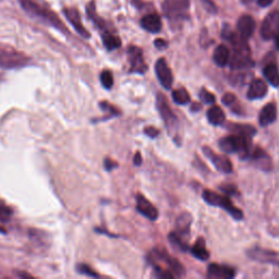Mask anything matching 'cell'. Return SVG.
Returning <instances> with one entry per match:
<instances>
[{
    "mask_svg": "<svg viewBox=\"0 0 279 279\" xmlns=\"http://www.w3.org/2000/svg\"><path fill=\"white\" fill-rule=\"evenodd\" d=\"M251 139L239 134L225 136L218 142L220 149L228 154H238L241 160L249 158L251 155Z\"/></svg>",
    "mask_w": 279,
    "mask_h": 279,
    "instance_id": "6da1fadb",
    "label": "cell"
},
{
    "mask_svg": "<svg viewBox=\"0 0 279 279\" xmlns=\"http://www.w3.org/2000/svg\"><path fill=\"white\" fill-rule=\"evenodd\" d=\"M22 8H23L27 12L37 16L42 20H44L47 23L53 25L56 29L60 30L63 33H68L67 27L64 26L62 23V21L58 18V15L55 14L52 10H49L46 7H43V5L38 4L35 2L34 0H20Z\"/></svg>",
    "mask_w": 279,
    "mask_h": 279,
    "instance_id": "7a4b0ae2",
    "label": "cell"
},
{
    "mask_svg": "<svg viewBox=\"0 0 279 279\" xmlns=\"http://www.w3.org/2000/svg\"><path fill=\"white\" fill-rule=\"evenodd\" d=\"M202 196H203V200L207 204H210L212 206L221 207V209H223V211L228 212L233 220L241 221L243 218L242 211H240L237 206H234L228 196L217 194L210 190H205Z\"/></svg>",
    "mask_w": 279,
    "mask_h": 279,
    "instance_id": "3957f363",
    "label": "cell"
},
{
    "mask_svg": "<svg viewBox=\"0 0 279 279\" xmlns=\"http://www.w3.org/2000/svg\"><path fill=\"white\" fill-rule=\"evenodd\" d=\"M156 106L158 112L161 113V117L165 122L166 128L173 139H178V130H179V121L176 114L171 111L169 106L167 98L162 93H158L156 98Z\"/></svg>",
    "mask_w": 279,
    "mask_h": 279,
    "instance_id": "277c9868",
    "label": "cell"
},
{
    "mask_svg": "<svg viewBox=\"0 0 279 279\" xmlns=\"http://www.w3.org/2000/svg\"><path fill=\"white\" fill-rule=\"evenodd\" d=\"M30 59L24 54L15 52L13 49L0 48V68L1 69H18L25 67Z\"/></svg>",
    "mask_w": 279,
    "mask_h": 279,
    "instance_id": "5b68a950",
    "label": "cell"
},
{
    "mask_svg": "<svg viewBox=\"0 0 279 279\" xmlns=\"http://www.w3.org/2000/svg\"><path fill=\"white\" fill-rule=\"evenodd\" d=\"M261 36L265 41L274 40L279 51V11H273L264 19L261 26Z\"/></svg>",
    "mask_w": 279,
    "mask_h": 279,
    "instance_id": "8992f818",
    "label": "cell"
},
{
    "mask_svg": "<svg viewBox=\"0 0 279 279\" xmlns=\"http://www.w3.org/2000/svg\"><path fill=\"white\" fill-rule=\"evenodd\" d=\"M162 8L169 20H182L190 8V0H164Z\"/></svg>",
    "mask_w": 279,
    "mask_h": 279,
    "instance_id": "52a82bcc",
    "label": "cell"
},
{
    "mask_svg": "<svg viewBox=\"0 0 279 279\" xmlns=\"http://www.w3.org/2000/svg\"><path fill=\"white\" fill-rule=\"evenodd\" d=\"M152 255L154 256V261H160L163 262L164 264H166L168 270L170 271L174 276L182 277L185 275L184 267L181 265V263L173 256L169 255L166 250L164 249H154L152 252Z\"/></svg>",
    "mask_w": 279,
    "mask_h": 279,
    "instance_id": "ba28073f",
    "label": "cell"
},
{
    "mask_svg": "<svg viewBox=\"0 0 279 279\" xmlns=\"http://www.w3.org/2000/svg\"><path fill=\"white\" fill-rule=\"evenodd\" d=\"M247 255L251 260L259 262V263L279 265V256L275 251H271L260 247H253L247 251Z\"/></svg>",
    "mask_w": 279,
    "mask_h": 279,
    "instance_id": "9c48e42d",
    "label": "cell"
},
{
    "mask_svg": "<svg viewBox=\"0 0 279 279\" xmlns=\"http://www.w3.org/2000/svg\"><path fill=\"white\" fill-rule=\"evenodd\" d=\"M203 153H204V155L209 158L213 165L215 166V168L218 171H221L223 173L232 172V164L228 157L218 155L217 153H215L209 146L203 147Z\"/></svg>",
    "mask_w": 279,
    "mask_h": 279,
    "instance_id": "30bf717a",
    "label": "cell"
},
{
    "mask_svg": "<svg viewBox=\"0 0 279 279\" xmlns=\"http://www.w3.org/2000/svg\"><path fill=\"white\" fill-rule=\"evenodd\" d=\"M128 58L131 65V72L143 74L146 72L147 65L144 61L143 53L139 47L130 46L128 49Z\"/></svg>",
    "mask_w": 279,
    "mask_h": 279,
    "instance_id": "8fae6325",
    "label": "cell"
},
{
    "mask_svg": "<svg viewBox=\"0 0 279 279\" xmlns=\"http://www.w3.org/2000/svg\"><path fill=\"white\" fill-rule=\"evenodd\" d=\"M155 72L158 81H160L164 89L170 90L173 83V76L170 68L168 67L166 60L164 58L157 60L155 64Z\"/></svg>",
    "mask_w": 279,
    "mask_h": 279,
    "instance_id": "7c38bea8",
    "label": "cell"
},
{
    "mask_svg": "<svg viewBox=\"0 0 279 279\" xmlns=\"http://www.w3.org/2000/svg\"><path fill=\"white\" fill-rule=\"evenodd\" d=\"M236 276V270L227 265L212 263L207 267V277L213 279H231Z\"/></svg>",
    "mask_w": 279,
    "mask_h": 279,
    "instance_id": "4fadbf2b",
    "label": "cell"
},
{
    "mask_svg": "<svg viewBox=\"0 0 279 279\" xmlns=\"http://www.w3.org/2000/svg\"><path fill=\"white\" fill-rule=\"evenodd\" d=\"M63 14L65 15V18L70 22L72 26L75 29V31L79 33L81 36H83L85 38L90 37V33L87 31L84 25L82 24L81 21V15L80 12L76 8H64L63 9Z\"/></svg>",
    "mask_w": 279,
    "mask_h": 279,
    "instance_id": "5bb4252c",
    "label": "cell"
},
{
    "mask_svg": "<svg viewBox=\"0 0 279 279\" xmlns=\"http://www.w3.org/2000/svg\"><path fill=\"white\" fill-rule=\"evenodd\" d=\"M251 161L258 167L259 169L263 171H271L273 169V162L271 156L262 149H255L251 153Z\"/></svg>",
    "mask_w": 279,
    "mask_h": 279,
    "instance_id": "9a60e30c",
    "label": "cell"
},
{
    "mask_svg": "<svg viewBox=\"0 0 279 279\" xmlns=\"http://www.w3.org/2000/svg\"><path fill=\"white\" fill-rule=\"evenodd\" d=\"M136 210H138L140 214L145 216L146 218H149L151 221H156L158 218V215H160L158 214L156 207L141 194L136 196Z\"/></svg>",
    "mask_w": 279,
    "mask_h": 279,
    "instance_id": "2e32d148",
    "label": "cell"
},
{
    "mask_svg": "<svg viewBox=\"0 0 279 279\" xmlns=\"http://www.w3.org/2000/svg\"><path fill=\"white\" fill-rule=\"evenodd\" d=\"M237 29L239 31L240 36H241L243 40L248 41L249 38L253 35V33L255 31L254 19L248 14L240 16V19L238 20L237 23Z\"/></svg>",
    "mask_w": 279,
    "mask_h": 279,
    "instance_id": "e0dca14e",
    "label": "cell"
},
{
    "mask_svg": "<svg viewBox=\"0 0 279 279\" xmlns=\"http://www.w3.org/2000/svg\"><path fill=\"white\" fill-rule=\"evenodd\" d=\"M267 92H269V87H267L265 82L260 79H255L249 85L247 97L250 101L261 100V98H264L266 96Z\"/></svg>",
    "mask_w": 279,
    "mask_h": 279,
    "instance_id": "ac0fdd59",
    "label": "cell"
},
{
    "mask_svg": "<svg viewBox=\"0 0 279 279\" xmlns=\"http://www.w3.org/2000/svg\"><path fill=\"white\" fill-rule=\"evenodd\" d=\"M277 119V107L274 103H269L259 114V122L262 127H267Z\"/></svg>",
    "mask_w": 279,
    "mask_h": 279,
    "instance_id": "d6986e66",
    "label": "cell"
},
{
    "mask_svg": "<svg viewBox=\"0 0 279 279\" xmlns=\"http://www.w3.org/2000/svg\"><path fill=\"white\" fill-rule=\"evenodd\" d=\"M191 223H192V216L187 212L182 213V214L178 217L176 223V227H177L176 232L185 240H189Z\"/></svg>",
    "mask_w": 279,
    "mask_h": 279,
    "instance_id": "ffe728a7",
    "label": "cell"
},
{
    "mask_svg": "<svg viewBox=\"0 0 279 279\" xmlns=\"http://www.w3.org/2000/svg\"><path fill=\"white\" fill-rule=\"evenodd\" d=\"M141 25L147 32L158 33L162 30V20L158 14L150 13L142 18Z\"/></svg>",
    "mask_w": 279,
    "mask_h": 279,
    "instance_id": "44dd1931",
    "label": "cell"
},
{
    "mask_svg": "<svg viewBox=\"0 0 279 279\" xmlns=\"http://www.w3.org/2000/svg\"><path fill=\"white\" fill-rule=\"evenodd\" d=\"M213 60L216 63V65L221 68L226 67L230 60V53L229 49L225 45H220L215 48L214 54H213Z\"/></svg>",
    "mask_w": 279,
    "mask_h": 279,
    "instance_id": "7402d4cb",
    "label": "cell"
},
{
    "mask_svg": "<svg viewBox=\"0 0 279 279\" xmlns=\"http://www.w3.org/2000/svg\"><path fill=\"white\" fill-rule=\"evenodd\" d=\"M226 128L231 131L234 134H239L245 136V138L252 139L256 134V129L250 124H238V123H229L226 125Z\"/></svg>",
    "mask_w": 279,
    "mask_h": 279,
    "instance_id": "603a6c76",
    "label": "cell"
},
{
    "mask_svg": "<svg viewBox=\"0 0 279 279\" xmlns=\"http://www.w3.org/2000/svg\"><path fill=\"white\" fill-rule=\"evenodd\" d=\"M206 118L209 120V122L213 125H222L226 121L225 112L218 106L211 107L206 112Z\"/></svg>",
    "mask_w": 279,
    "mask_h": 279,
    "instance_id": "cb8c5ba5",
    "label": "cell"
},
{
    "mask_svg": "<svg viewBox=\"0 0 279 279\" xmlns=\"http://www.w3.org/2000/svg\"><path fill=\"white\" fill-rule=\"evenodd\" d=\"M263 74L267 82L274 87L279 86V70L277 64L274 62H271L266 64L263 69Z\"/></svg>",
    "mask_w": 279,
    "mask_h": 279,
    "instance_id": "d4e9b609",
    "label": "cell"
},
{
    "mask_svg": "<svg viewBox=\"0 0 279 279\" xmlns=\"http://www.w3.org/2000/svg\"><path fill=\"white\" fill-rule=\"evenodd\" d=\"M191 253L200 261H207L210 259V252L206 249L205 241L203 238L198 239V241L194 243V245L191 248Z\"/></svg>",
    "mask_w": 279,
    "mask_h": 279,
    "instance_id": "484cf974",
    "label": "cell"
},
{
    "mask_svg": "<svg viewBox=\"0 0 279 279\" xmlns=\"http://www.w3.org/2000/svg\"><path fill=\"white\" fill-rule=\"evenodd\" d=\"M102 40L104 46L107 48V51H114V49L119 48L121 46V41L116 35H113L112 33L109 31H105L102 35Z\"/></svg>",
    "mask_w": 279,
    "mask_h": 279,
    "instance_id": "4316f807",
    "label": "cell"
},
{
    "mask_svg": "<svg viewBox=\"0 0 279 279\" xmlns=\"http://www.w3.org/2000/svg\"><path fill=\"white\" fill-rule=\"evenodd\" d=\"M169 241L173 245L174 248L180 250V251H188V240H185L184 238H182L180 234H178L176 231H172L169 233L168 236Z\"/></svg>",
    "mask_w": 279,
    "mask_h": 279,
    "instance_id": "83f0119b",
    "label": "cell"
},
{
    "mask_svg": "<svg viewBox=\"0 0 279 279\" xmlns=\"http://www.w3.org/2000/svg\"><path fill=\"white\" fill-rule=\"evenodd\" d=\"M86 11H87V15H89V18L92 20V22H94V24L97 27H100V29H102V30L105 29V25H106L105 21L97 15L94 1H91L89 4H87Z\"/></svg>",
    "mask_w": 279,
    "mask_h": 279,
    "instance_id": "f1b7e54d",
    "label": "cell"
},
{
    "mask_svg": "<svg viewBox=\"0 0 279 279\" xmlns=\"http://www.w3.org/2000/svg\"><path fill=\"white\" fill-rule=\"evenodd\" d=\"M222 102L223 105L230 108L233 112L236 113L241 112V108H240V104L238 103L237 97L231 94V93H227V94L223 95L222 98Z\"/></svg>",
    "mask_w": 279,
    "mask_h": 279,
    "instance_id": "f546056e",
    "label": "cell"
},
{
    "mask_svg": "<svg viewBox=\"0 0 279 279\" xmlns=\"http://www.w3.org/2000/svg\"><path fill=\"white\" fill-rule=\"evenodd\" d=\"M172 100L178 105H187L191 102L188 91L185 89H178L172 92Z\"/></svg>",
    "mask_w": 279,
    "mask_h": 279,
    "instance_id": "4dcf8cb0",
    "label": "cell"
},
{
    "mask_svg": "<svg viewBox=\"0 0 279 279\" xmlns=\"http://www.w3.org/2000/svg\"><path fill=\"white\" fill-rule=\"evenodd\" d=\"M101 82L105 89H112L113 85V76L112 71L104 70L101 74Z\"/></svg>",
    "mask_w": 279,
    "mask_h": 279,
    "instance_id": "1f68e13d",
    "label": "cell"
},
{
    "mask_svg": "<svg viewBox=\"0 0 279 279\" xmlns=\"http://www.w3.org/2000/svg\"><path fill=\"white\" fill-rule=\"evenodd\" d=\"M11 217H12V211L9 206L0 202V222L7 223Z\"/></svg>",
    "mask_w": 279,
    "mask_h": 279,
    "instance_id": "d6a6232c",
    "label": "cell"
},
{
    "mask_svg": "<svg viewBox=\"0 0 279 279\" xmlns=\"http://www.w3.org/2000/svg\"><path fill=\"white\" fill-rule=\"evenodd\" d=\"M76 270H78V272L81 273V274L90 276V277H98V276H100L97 274V273H95L94 271L92 270V267H90L89 265H86V264L78 265V266H76Z\"/></svg>",
    "mask_w": 279,
    "mask_h": 279,
    "instance_id": "836d02e7",
    "label": "cell"
},
{
    "mask_svg": "<svg viewBox=\"0 0 279 279\" xmlns=\"http://www.w3.org/2000/svg\"><path fill=\"white\" fill-rule=\"evenodd\" d=\"M200 98L202 102L205 104H213L215 103V96L207 91L206 89H202L200 92Z\"/></svg>",
    "mask_w": 279,
    "mask_h": 279,
    "instance_id": "e575fe53",
    "label": "cell"
},
{
    "mask_svg": "<svg viewBox=\"0 0 279 279\" xmlns=\"http://www.w3.org/2000/svg\"><path fill=\"white\" fill-rule=\"evenodd\" d=\"M100 106L104 109L105 112H109V113H112L113 116H117L118 113V109L117 108H114L112 104H108V103H105V102H103L100 104Z\"/></svg>",
    "mask_w": 279,
    "mask_h": 279,
    "instance_id": "d590c367",
    "label": "cell"
},
{
    "mask_svg": "<svg viewBox=\"0 0 279 279\" xmlns=\"http://www.w3.org/2000/svg\"><path fill=\"white\" fill-rule=\"evenodd\" d=\"M221 190L223 192H225L227 194H231V195H236L238 194V190L237 188L234 187L233 184H225V185H222Z\"/></svg>",
    "mask_w": 279,
    "mask_h": 279,
    "instance_id": "8d00e7d4",
    "label": "cell"
},
{
    "mask_svg": "<svg viewBox=\"0 0 279 279\" xmlns=\"http://www.w3.org/2000/svg\"><path fill=\"white\" fill-rule=\"evenodd\" d=\"M144 133L147 135V136H150V138L152 139H155L156 136L160 134V131H158V129L154 128V127H147L144 129Z\"/></svg>",
    "mask_w": 279,
    "mask_h": 279,
    "instance_id": "74e56055",
    "label": "cell"
},
{
    "mask_svg": "<svg viewBox=\"0 0 279 279\" xmlns=\"http://www.w3.org/2000/svg\"><path fill=\"white\" fill-rule=\"evenodd\" d=\"M203 3H204L205 8H206V10H207V11H209V12H211V13H215L216 11H217L216 5L214 4V2L212 1V0H203Z\"/></svg>",
    "mask_w": 279,
    "mask_h": 279,
    "instance_id": "f35d334b",
    "label": "cell"
},
{
    "mask_svg": "<svg viewBox=\"0 0 279 279\" xmlns=\"http://www.w3.org/2000/svg\"><path fill=\"white\" fill-rule=\"evenodd\" d=\"M156 48L158 49H165L168 47V44L165 40H162V38H157V40L154 42Z\"/></svg>",
    "mask_w": 279,
    "mask_h": 279,
    "instance_id": "ab89813d",
    "label": "cell"
},
{
    "mask_svg": "<svg viewBox=\"0 0 279 279\" xmlns=\"http://www.w3.org/2000/svg\"><path fill=\"white\" fill-rule=\"evenodd\" d=\"M117 166H118L117 163H113L112 160H109V158L105 160V168L107 169V170H112V169L116 168Z\"/></svg>",
    "mask_w": 279,
    "mask_h": 279,
    "instance_id": "60d3db41",
    "label": "cell"
},
{
    "mask_svg": "<svg viewBox=\"0 0 279 279\" xmlns=\"http://www.w3.org/2000/svg\"><path fill=\"white\" fill-rule=\"evenodd\" d=\"M133 163L135 166H141L142 165V157H141V153L138 152L135 153L134 158H133Z\"/></svg>",
    "mask_w": 279,
    "mask_h": 279,
    "instance_id": "b9f144b4",
    "label": "cell"
},
{
    "mask_svg": "<svg viewBox=\"0 0 279 279\" xmlns=\"http://www.w3.org/2000/svg\"><path fill=\"white\" fill-rule=\"evenodd\" d=\"M274 1V0H258V4L260 5V7H269V5Z\"/></svg>",
    "mask_w": 279,
    "mask_h": 279,
    "instance_id": "7bdbcfd3",
    "label": "cell"
},
{
    "mask_svg": "<svg viewBox=\"0 0 279 279\" xmlns=\"http://www.w3.org/2000/svg\"><path fill=\"white\" fill-rule=\"evenodd\" d=\"M201 109H202V106L198 103H194L192 107H191V111L192 112H199V111H201Z\"/></svg>",
    "mask_w": 279,
    "mask_h": 279,
    "instance_id": "ee69618b",
    "label": "cell"
},
{
    "mask_svg": "<svg viewBox=\"0 0 279 279\" xmlns=\"http://www.w3.org/2000/svg\"><path fill=\"white\" fill-rule=\"evenodd\" d=\"M20 277H27V278H32V276L31 275H29V274H24V273H19L18 274Z\"/></svg>",
    "mask_w": 279,
    "mask_h": 279,
    "instance_id": "f6af8a7d",
    "label": "cell"
},
{
    "mask_svg": "<svg viewBox=\"0 0 279 279\" xmlns=\"http://www.w3.org/2000/svg\"><path fill=\"white\" fill-rule=\"evenodd\" d=\"M1 78H2V76H1V75H0V81H1Z\"/></svg>",
    "mask_w": 279,
    "mask_h": 279,
    "instance_id": "bcb514c9",
    "label": "cell"
}]
</instances>
